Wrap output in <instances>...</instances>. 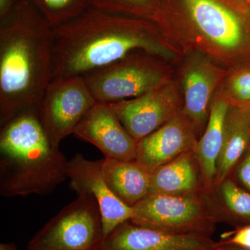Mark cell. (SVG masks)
<instances>
[{
	"mask_svg": "<svg viewBox=\"0 0 250 250\" xmlns=\"http://www.w3.org/2000/svg\"><path fill=\"white\" fill-rule=\"evenodd\" d=\"M54 27L76 17L89 7V0H29Z\"/></svg>",
	"mask_w": 250,
	"mask_h": 250,
	"instance_id": "obj_20",
	"label": "cell"
},
{
	"mask_svg": "<svg viewBox=\"0 0 250 250\" xmlns=\"http://www.w3.org/2000/svg\"><path fill=\"white\" fill-rule=\"evenodd\" d=\"M221 85L220 91L230 103H250V70L229 72Z\"/></svg>",
	"mask_w": 250,
	"mask_h": 250,
	"instance_id": "obj_21",
	"label": "cell"
},
{
	"mask_svg": "<svg viewBox=\"0 0 250 250\" xmlns=\"http://www.w3.org/2000/svg\"><path fill=\"white\" fill-rule=\"evenodd\" d=\"M187 56L181 70L179 84L183 94L182 110L198 131L207 125L212 100L229 71L204 54Z\"/></svg>",
	"mask_w": 250,
	"mask_h": 250,
	"instance_id": "obj_10",
	"label": "cell"
},
{
	"mask_svg": "<svg viewBox=\"0 0 250 250\" xmlns=\"http://www.w3.org/2000/svg\"><path fill=\"white\" fill-rule=\"evenodd\" d=\"M90 6L110 13L154 21L158 0H89Z\"/></svg>",
	"mask_w": 250,
	"mask_h": 250,
	"instance_id": "obj_19",
	"label": "cell"
},
{
	"mask_svg": "<svg viewBox=\"0 0 250 250\" xmlns=\"http://www.w3.org/2000/svg\"><path fill=\"white\" fill-rule=\"evenodd\" d=\"M103 159L89 160L78 153L67 161L66 174L72 190L77 194L88 193L98 203L104 238L117 227L132 218L133 208L121 201L108 187L103 175Z\"/></svg>",
	"mask_w": 250,
	"mask_h": 250,
	"instance_id": "obj_11",
	"label": "cell"
},
{
	"mask_svg": "<svg viewBox=\"0 0 250 250\" xmlns=\"http://www.w3.org/2000/svg\"><path fill=\"white\" fill-rule=\"evenodd\" d=\"M103 172L113 193L129 207H134L149 195L151 172L136 161L104 158Z\"/></svg>",
	"mask_w": 250,
	"mask_h": 250,
	"instance_id": "obj_16",
	"label": "cell"
},
{
	"mask_svg": "<svg viewBox=\"0 0 250 250\" xmlns=\"http://www.w3.org/2000/svg\"><path fill=\"white\" fill-rule=\"evenodd\" d=\"M65 206L28 243L25 250H98L104 239L97 202L85 192Z\"/></svg>",
	"mask_w": 250,
	"mask_h": 250,
	"instance_id": "obj_6",
	"label": "cell"
},
{
	"mask_svg": "<svg viewBox=\"0 0 250 250\" xmlns=\"http://www.w3.org/2000/svg\"><path fill=\"white\" fill-rule=\"evenodd\" d=\"M53 27L29 0L0 26V125L39 108L52 79Z\"/></svg>",
	"mask_w": 250,
	"mask_h": 250,
	"instance_id": "obj_2",
	"label": "cell"
},
{
	"mask_svg": "<svg viewBox=\"0 0 250 250\" xmlns=\"http://www.w3.org/2000/svg\"><path fill=\"white\" fill-rule=\"evenodd\" d=\"M67 162L41 123L39 108L21 112L1 125V196L48 195L67 179Z\"/></svg>",
	"mask_w": 250,
	"mask_h": 250,
	"instance_id": "obj_4",
	"label": "cell"
},
{
	"mask_svg": "<svg viewBox=\"0 0 250 250\" xmlns=\"http://www.w3.org/2000/svg\"><path fill=\"white\" fill-rule=\"evenodd\" d=\"M183 104L180 85L170 79L139 97L109 105L138 142L182 111Z\"/></svg>",
	"mask_w": 250,
	"mask_h": 250,
	"instance_id": "obj_9",
	"label": "cell"
},
{
	"mask_svg": "<svg viewBox=\"0 0 250 250\" xmlns=\"http://www.w3.org/2000/svg\"><path fill=\"white\" fill-rule=\"evenodd\" d=\"M238 175L242 183L250 190V150L240 164Z\"/></svg>",
	"mask_w": 250,
	"mask_h": 250,
	"instance_id": "obj_24",
	"label": "cell"
},
{
	"mask_svg": "<svg viewBox=\"0 0 250 250\" xmlns=\"http://www.w3.org/2000/svg\"><path fill=\"white\" fill-rule=\"evenodd\" d=\"M250 140V126L244 113L230 103L226 122L223 147L217 167L215 182L220 184L246 150Z\"/></svg>",
	"mask_w": 250,
	"mask_h": 250,
	"instance_id": "obj_18",
	"label": "cell"
},
{
	"mask_svg": "<svg viewBox=\"0 0 250 250\" xmlns=\"http://www.w3.org/2000/svg\"><path fill=\"white\" fill-rule=\"evenodd\" d=\"M97 104L83 77L54 79L39 104V117L52 142L59 146Z\"/></svg>",
	"mask_w": 250,
	"mask_h": 250,
	"instance_id": "obj_7",
	"label": "cell"
},
{
	"mask_svg": "<svg viewBox=\"0 0 250 250\" xmlns=\"http://www.w3.org/2000/svg\"><path fill=\"white\" fill-rule=\"evenodd\" d=\"M208 250H250L239 246H230L229 245H214Z\"/></svg>",
	"mask_w": 250,
	"mask_h": 250,
	"instance_id": "obj_26",
	"label": "cell"
},
{
	"mask_svg": "<svg viewBox=\"0 0 250 250\" xmlns=\"http://www.w3.org/2000/svg\"><path fill=\"white\" fill-rule=\"evenodd\" d=\"M22 0H0V22L5 21L12 14Z\"/></svg>",
	"mask_w": 250,
	"mask_h": 250,
	"instance_id": "obj_25",
	"label": "cell"
},
{
	"mask_svg": "<svg viewBox=\"0 0 250 250\" xmlns=\"http://www.w3.org/2000/svg\"><path fill=\"white\" fill-rule=\"evenodd\" d=\"M230 103L229 100L220 90L215 93L210 104L209 116L205 132L197 141L194 151L202 177L208 187L215 181L216 176Z\"/></svg>",
	"mask_w": 250,
	"mask_h": 250,
	"instance_id": "obj_15",
	"label": "cell"
},
{
	"mask_svg": "<svg viewBox=\"0 0 250 250\" xmlns=\"http://www.w3.org/2000/svg\"><path fill=\"white\" fill-rule=\"evenodd\" d=\"M174 49L152 21L90 6L53 28L51 80L84 76L137 51L172 59L176 56Z\"/></svg>",
	"mask_w": 250,
	"mask_h": 250,
	"instance_id": "obj_1",
	"label": "cell"
},
{
	"mask_svg": "<svg viewBox=\"0 0 250 250\" xmlns=\"http://www.w3.org/2000/svg\"><path fill=\"white\" fill-rule=\"evenodd\" d=\"M231 243L234 246L250 250V226L241 229L231 238Z\"/></svg>",
	"mask_w": 250,
	"mask_h": 250,
	"instance_id": "obj_23",
	"label": "cell"
},
{
	"mask_svg": "<svg viewBox=\"0 0 250 250\" xmlns=\"http://www.w3.org/2000/svg\"><path fill=\"white\" fill-rule=\"evenodd\" d=\"M160 59L137 51L83 77L97 103L111 104L139 97L170 80Z\"/></svg>",
	"mask_w": 250,
	"mask_h": 250,
	"instance_id": "obj_5",
	"label": "cell"
},
{
	"mask_svg": "<svg viewBox=\"0 0 250 250\" xmlns=\"http://www.w3.org/2000/svg\"><path fill=\"white\" fill-rule=\"evenodd\" d=\"M193 155L186 153L153 170L149 195H192L199 185Z\"/></svg>",
	"mask_w": 250,
	"mask_h": 250,
	"instance_id": "obj_17",
	"label": "cell"
},
{
	"mask_svg": "<svg viewBox=\"0 0 250 250\" xmlns=\"http://www.w3.org/2000/svg\"><path fill=\"white\" fill-rule=\"evenodd\" d=\"M0 250H18L16 246L11 243H1L0 245Z\"/></svg>",
	"mask_w": 250,
	"mask_h": 250,
	"instance_id": "obj_27",
	"label": "cell"
},
{
	"mask_svg": "<svg viewBox=\"0 0 250 250\" xmlns=\"http://www.w3.org/2000/svg\"><path fill=\"white\" fill-rule=\"evenodd\" d=\"M244 115L245 116H246L247 120H248V123H249L250 126V108H249V109H248V111H247L246 113H244Z\"/></svg>",
	"mask_w": 250,
	"mask_h": 250,
	"instance_id": "obj_28",
	"label": "cell"
},
{
	"mask_svg": "<svg viewBox=\"0 0 250 250\" xmlns=\"http://www.w3.org/2000/svg\"><path fill=\"white\" fill-rule=\"evenodd\" d=\"M73 134L98 147L104 158L136 161L137 141L126 131L109 104H97L82 120Z\"/></svg>",
	"mask_w": 250,
	"mask_h": 250,
	"instance_id": "obj_13",
	"label": "cell"
},
{
	"mask_svg": "<svg viewBox=\"0 0 250 250\" xmlns=\"http://www.w3.org/2000/svg\"><path fill=\"white\" fill-rule=\"evenodd\" d=\"M132 208L133 223L169 232L204 235L208 223L202 202L193 195L149 194Z\"/></svg>",
	"mask_w": 250,
	"mask_h": 250,
	"instance_id": "obj_8",
	"label": "cell"
},
{
	"mask_svg": "<svg viewBox=\"0 0 250 250\" xmlns=\"http://www.w3.org/2000/svg\"><path fill=\"white\" fill-rule=\"evenodd\" d=\"M220 185L222 197L229 210L238 216L250 218V193L229 179Z\"/></svg>",
	"mask_w": 250,
	"mask_h": 250,
	"instance_id": "obj_22",
	"label": "cell"
},
{
	"mask_svg": "<svg viewBox=\"0 0 250 250\" xmlns=\"http://www.w3.org/2000/svg\"><path fill=\"white\" fill-rule=\"evenodd\" d=\"M214 245L204 235L169 232L128 220L105 237L98 250H208Z\"/></svg>",
	"mask_w": 250,
	"mask_h": 250,
	"instance_id": "obj_14",
	"label": "cell"
},
{
	"mask_svg": "<svg viewBox=\"0 0 250 250\" xmlns=\"http://www.w3.org/2000/svg\"><path fill=\"white\" fill-rule=\"evenodd\" d=\"M197 132L195 125L182 110L159 129L138 141L136 161L152 172L182 154L194 152Z\"/></svg>",
	"mask_w": 250,
	"mask_h": 250,
	"instance_id": "obj_12",
	"label": "cell"
},
{
	"mask_svg": "<svg viewBox=\"0 0 250 250\" xmlns=\"http://www.w3.org/2000/svg\"><path fill=\"white\" fill-rule=\"evenodd\" d=\"M153 22L172 45L225 68L248 43L250 9L241 0H158Z\"/></svg>",
	"mask_w": 250,
	"mask_h": 250,
	"instance_id": "obj_3",
	"label": "cell"
},
{
	"mask_svg": "<svg viewBox=\"0 0 250 250\" xmlns=\"http://www.w3.org/2000/svg\"><path fill=\"white\" fill-rule=\"evenodd\" d=\"M241 1L243 3V4L246 5L247 7L249 8L250 9V0H241Z\"/></svg>",
	"mask_w": 250,
	"mask_h": 250,
	"instance_id": "obj_29",
	"label": "cell"
}]
</instances>
